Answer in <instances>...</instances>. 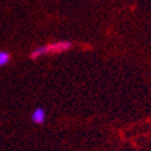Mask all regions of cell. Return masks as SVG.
<instances>
[{"instance_id":"7a4b0ae2","label":"cell","mask_w":151,"mask_h":151,"mask_svg":"<svg viewBox=\"0 0 151 151\" xmlns=\"http://www.w3.org/2000/svg\"><path fill=\"white\" fill-rule=\"evenodd\" d=\"M46 120V112L42 108H36L32 114V121L36 124H42Z\"/></svg>"},{"instance_id":"3957f363","label":"cell","mask_w":151,"mask_h":151,"mask_svg":"<svg viewBox=\"0 0 151 151\" xmlns=\"http://www.w3.org/2000/svg\"><path fill=\"white\" fill-rule=\"evenodd\" d=\"M10 59H11V56H10L9 52H6V51H0V67L6 65L7 63L10 62Z\"/></svg>"},{"instance_id":"6da1fadb","label":"cell","mask_w":151,"mask_h":151,"mask_svg":"<svg viewBox=\"0 0 151 151\" xmlns=\"http://www.w3.org/2000/svg\"><path fill=\"white\" fill-rule=\"evenodd\" d=\"M69 48H71V42H69V41H57V42H52V44H48L45 46H40L42 56H45L47 53L65 52Z\"/></svg>"}]
</instances>
